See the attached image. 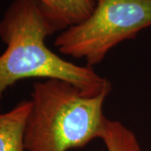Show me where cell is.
I'll return each instance as SVG.
<instances>
[{"instance_id":"6da1fadb","label":"cell","mask_w":151,"mask_h":151,"mask_svg":"<svg viewBox=\"0 0 151 151\" xmlns=\"http://www.w3.org/2000/svg\"><path fill=\"white\" fill-rule=\"evenodd\" d=\"M59 32L38 0H14L0 21V38L6 45L0 55V112L7 89L27 78L60 80L88 96L111 92V82L93 68L61 58L45 44Z\"/></svg>"},{"instance_id":"7a4b0ae2","label":"cell","mask_w":151,"mask_h":151,"mask_svg":"<svg viewBox=\"0 0 151 151\" xmlns=\"http://www.w3.org/2000/svg\"><path fill=\"white\" fill-rule=\"evenodd\" d=\"M110 92L88 96L69 82L33 84L24 131L26 151H67L100 139L108 119L103 105Z\"/></svg>"},{"instance_id":"3957f363","label":"cell","mask_w":151,"mask_h":151,"mask_svg":"<svg viewBox=\"0 0 151 151\" xmlns=\"http://www.w3.org/2000/svg\"><path fill=\"white\" fill-rule=\"evenodd\" d=\"M92 14L61 31L54 45L61 54L84 59L92 67L119 44L151 26V0H94Z\"/></svg>"},{"instance_id":"277c9868","label":"cell","mask_w":151,"mask_h":151,"mask_svg":"<svg viewBox=\"0 0 151 151\" xmlns=\"http://www.w3.org/2000/svg\"><path fill=\"white\" fill-rule=\"evenodd\" d=\"M31 106L30 100H24L6 113L0 112V151H26L24 131Z\"/></svg>"},{"instance_id":"5b68a950","label":"cell","mask_w":151,"mask_h":151,"mask_svg":"<svg viewBox=\"0 0 151 151\" xmlns=\"http://www.w3.org/2000/svg\"><path fill=\"white\" fill-rule=\"evenodd\" d=\"M58 31L85 21L95 9L94 0H38Z\"/></svg>"},{"instance_id":"8992f818","label":"cell","mask_w":151,"mask_h":151,"mask_svg":"<svg viewBox=\"0 0 151 151\" xmlns=\"http://www.w3.org/2000/svg\"><path fill=\"white\" fill-rule=\"evenodd\" d=\"M100 139L108 151H142L136 135L119 121L108 119Z\"/></svg>"}]
</instances>
